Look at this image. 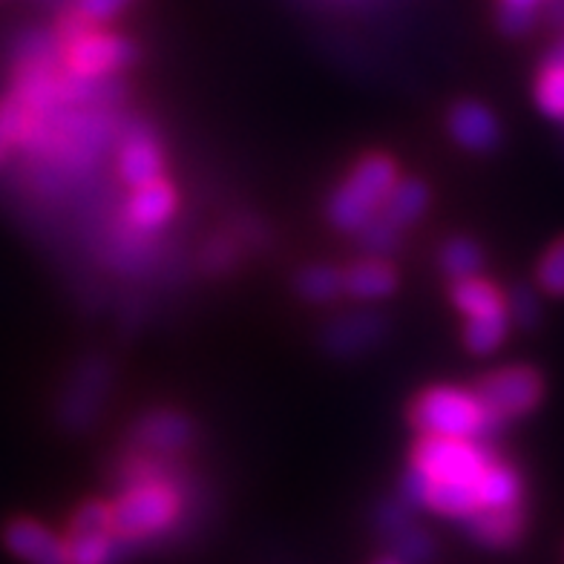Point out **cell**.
Returning <instances> with one entry per match:
<instances>
[{"label": "cell", "instance_id": "1", "mask_svg": "<svg viewBox=\"0 0 564 564\" xmlns=\"http://www.w3.org/2000/svg\"><path fill=\"white\" fill-rule=\"evenodd\" d=\"M182 512V496L164 469L139 481L124 484V492L112 505V524L124 542H139L171 528Z\"/></svg>", "mask_w": 564, "mask_h": 564}, {"label": "cell", "instance_id": "2", "mask_svg": "<svg viewBox=\"0 0 564 564\" xmlns=\"http://www.w3.org/2000/svg\"><path fill=\"white\" fill-rule=\"evenodd\" d=\"M412 423L421 435L473 441H481L490 435L492 426H498L476 389L464 387H432L417 394L412 403Z\"/></svg>", "mask_w": 564, "mask_h": 564}, {"label": "cell", "instance_id": "3", "mask_svg": "<svg viewBox=\"0 0 564 564\" xmlns=\"http://www.w3.org/2000/svg\"><path fill=\"white\" fill-rule=\"evenodd\" d=\"M398 182V164L389 156L371 153L360 159L328 202V216L335 228L364 230L380 214Z\"/></svg>", "mask_w": 564, "mask_h": 564}, {"label": "cell", "instance_id": "4", "mask_svg": "<svg viewBox=\"0 0 564 564\" xmlns=\"http://www.w3.org/2000/svg\"><path fill=\"white\" fill-rule=\"evenodd\" d=\"M498 455L490 453V446L473 438H435V435H421V441L412 449V467L417 478L432 484H453V487H467L478 492L484 473Z\"/></svg>", "mask_w": 564, "mask_h": 564}, {"label": "cell", "instance_id": "5", "mask_svg": "<svg viewBox=\"0 0 564 564\" xmlns=\"http://www.w3.org/2000/svg\"><path fill=\"white\" fill-rule=\"evenodd\" d=\"M61 53L67 73L84 82H105L107 75L121 73L135 58L124 37L93 30L82 15L61 23Z\"/></svg>", "mask_w": 564, "mask_h": 564}, {"label": "cell", "instance_id": "6", "mask_svg": "<svg viewBox=\"0 0 564 564\" xmlns=\"http://www.w3.org/2000/svg\"><path fill=\"white\" fill-rule=\"evenodd\" d=\"M542 378L530 366H507L484 375L476 383V394L496 423L512 421L533 412L542 401Z\"/></svg>", "mask_w": 564, "mask_h": 564}, {"label": "cell", "instance_id": "7", "mask_svg": "<svg viewBox=\"0 0 564 564\" xmlns=\"http://www.w3.org/2000/svg\"><path fill=\"white\" fill-rule=\"evenodd\" d=\"M426 202H430V191H426L423 182H417V178L398 182L389 199L383 202L380 214L360 230L364 234L360 237L364 248H369L371 253L392 251L394 242H398V234L421 219V214L426 210Z\"/></svg>", "mask_w": 564, "mask_h": 564}, {"label": "cell", "instance_id": "8", "mask_svg": "<svg viewBox=\"0 0 564 564\" xmlns=\"http://www.w3.org/2000/svg\"><path fill=\"white\" fill-rule=\"evenodd\" d=\"M164 153L159 139L144 127H130L119 148V178L130 191L164 178Z\"/></svg>", "mask_w": 564, "mask_h": 564}, {"label": "cell", "instance_id": "9", "mask_svg": "<svg viewBox=\"0 0 564 564\" xmlns=\"http://www.w3.org/2000/svg\"><path fill=\"white\" fill-rule=\"evenodd\" d=\"M191 438H194L191 421L167 409L144 415L133 430V444L139 446V453L156 455V458H171L182 453L185 446H191Z\"/></svg>", "mask_w": 564, "mask_h": 564}, {"label": "cell", "instance_id": "10", "mask_svg": "<svg viewBox=\"0 0 564 564\" xmlns=\"http://www.w3.org/2000/svg\"><path fill=\"white\" fill-rule=\"evenodd\" d=\"M3 539H7V547L26 564H69L67 539H61L37 521H12Z\"/></svg>", "mask_w": 564, "mask_h": 564}, {"label": "cell", "instance_id": "11", "mask_svg": "<svg viewBox=\"0 0 564 564\" xmlns=\"http://www.w3.org/2000/svg\"><path fill=\"white\" fill-rule=\"evenodd\" d=\"M176 187L167 178H156L144 187H135L127 199V223L135 230H159L176 214Z\"/></svg>", "mask_w": 564, "mask_h": 564}, {"label": "cell", "instance_id": "12", "mask_svg": "<svg viewBox=\"0 0 564 564\" xmlns=\"http://www.w3.org/2000/svg\"><path fill=\"white\" fill-rule=\"evenodd\" d=\"M449 133L455 135L460 148L476 150V153H487L501 141V127H498L496 116L478 101H460L449 112Z\"/></svg>", "mask_w": 564, "mask_h": 564}, {"label": "cell", "instance_id": "13", "mask_svg": "<svg viewBox=\"0 0 564 564\" xmlns=\"http://www.w3.org/2000/svg\"><path fill=\"white\" fill-rule=\"evenodd\" d=\"M467 533L487 547H510L524 533V505L505 510H478L464 521Z\"/></svg>", "mask_w": 564, "mask_h": 564}, {"label": "cell", "instance_id": "14", "mask_svg": "<svg viewBox=\"0 0 564 564\" xmlns=\"http://www.w3.org/2000/svg\"><path fill=\"white\" fill-rule=\"evenodd\" d=\"M387 323L378 314L360 312V314H346L337 323H332L326 332V346L335 355H357V351L369 349L380 340Z\"/></svg>", "mask_w": 564, "mask_h": 564}, {"label": "cell", "instance_id": "15", "mask_svg": "<svg viewBox=\"0 0 564 564\" xmlns=\"http://www.w3.org/2000/svg\"><path fill=\"white\" fill-rule=\"evenodd\" d=\"M346 274V294H351L360 303H375V300L389 297L398 289V271L380 257H369V260L351 265Z\"/></svg>", "mask_w": 564, "mask_h": 564}, {"label": "cell", "instance_id": "16", "mask_svg": "<svg viewBox=\"0 0 564 564\" xmlns=\"http://www.w3.org/2000/svg\"><path fill=\"white\" fill-rule=\"evenodd\" d=\"M524 498V484L516 467H510L507 460L496 458L490 469L484 473L481 484H478V501L481 510H505V507H521Z\"/></svg>", "mask_w": 564, "mask_h": 564}, {"label": "cell", "instance_id": "17", "mask_svg": "<svg viewBox=\"0 0 564 564\" xmlns=\"http://www.w3.org/2000/svg\"><path fill=\"white\" fill-rule=\"evenodd\" d=\"M453 303L467 319L478 317V314L510 308V305H507V297L498 291L496 282L484 280V276H469V280L453 282Z\"/></svg>", "mask_w": 564, "mask_h": 564}, {"label": "cell", "instance_id": "18", "mask_svg": "<svg viewBox=\"0 0 564 564\" xmlns=\"http://www.w3.org/2000/svg\"><path fill=\"white\" fill-rule=\"evenodd\" d=\"M297 291L308 303H335L346 294V274L335 265H308L300 271Z\"/></svg>", "mask_w": 564, "mask_h": 564}, {"label": "cell", "instance_id": "19", "mask_svg": "<svg viewBox=\"0 0 564 564\" xmlns=\"http://www.w3.org/2000/svg\"><path fill=\"white\" fill-rule=\"evenodd\" d=\"M507 328H510V308L478 314V317L467 319L464 343H467L469 351H476V355H490V351H496L498 346L505 343Z\"/></svg>", "mask_w": 564, "mask_h": 564}, {"label": "cell", "instance_id": "20", "mask_svg": "<svg viewBox=\"0 0 564 564\" xmlns=\"http://www.w3.org/2000/svg\"><path fill=\"white\" fill-rule=\"evenodd\" d=\"M481 265H484L481 248L467 237L449 239V242L444 246V251H441V268H444V274L453 282L478 276Z\"/></svg>", "mask_w": 564, "mask_h": 564}, {"label": "cell", "instance_id": "21", "mask_svg": "<svg viewBox=\"0 0 564 564\" xmlns=\"http://www.w3.org/2000/svg\"><path fill=\"white\" fill-rule=\"evenodd\" d=\"M535 98H539V107H542L547 116L564 121V55L553 53V58L547 61L539 73V82H535Z\"/></svg>", "mask_w": 564, "mask_h": 564}, {"label": "cell", "instance_id": "22", "mask_svg": "<svg viewBox=\"0 0 564 564\" xmlns=\"http://www.w3.org/2000/svg\"><path fill=\"white\" fill-rule=\"evenodd\" d=\"M69 564H112L124 553V539L119 535H84L67 539Z\"/></svg>", "mask_w": 564, "mask_h": 564}, {"label": "cell", "instance_id": "23", "mask_svg": "<svg viewBox=\"0 0 564 564\" xmlns=\"http://www.w3.org/2000/svg\"><path fill=\"white\" fill-rule=\"evenodd\" d=\"M107 380H110V371H107V366L101 364V360H89V364L84 366V371L78 375V380H75L82 398H73L75 417H78V421H84V417H89L96 412V406L101 403V398H105Z\"/></svg>", "mask_w": 564, "mask_h": 564}, {"label": "cell", "instance_id": "24", "mask_svg": "<svg viewBox=\"0 0 564 564\" xmlns=\"http://www.w3.org/2000/svg\"><path fill=\"white\" fill-rule=\"evenodd\" d=\"M84 535H119L112 524V505L89 501L75 512L69 521V539H84Z\"/></svg>", "mask_w": 564, "mask_h": 564}, {"label": "cell", "instance_id": "25", "mask_svg": "<svg viewBox=\"0 0 564 564\" xmlns=\"http://www.w3.org/2000/svg\"><path fill=\"white\" fill-rule=\"evenodd\" d=\"M550 0H498V21L510 35H524L535 26V18Z\"/></svg>", "mask_w": 564, "mask_h": 564}, {"label": "cell", "instance_id": "26", "mask_svg": "<svg viewBox=\"0 0 564 564\" xmlns=\"http://www.w3.org/2000/svg\"><path fill=\"white\" fill-rule=\"evenodd\" d=\"M539 285L553 297H564V239H556L539 262Z\"/></svg>", "mask_w": 564, "mask_h": 564}, {"label": "cell", "instance_id": "27", "mask_svg": "<svg viewBox=\"0 0 564 564\" xmlns=\"http://www.w3.org/2000/svg\"><path fill=\"white\" fill-rule=\"evenodd\" d=\"M392 539L398 542V558H401L403 564H421L435 553V544H432L430 535L415 530L412 524H406V528H401L398 533H392Z\"/></svg>", "mask_w": 564, "mask_h": 564}, {"label": "cell", "instance_id": "28", "mask_svg": "<svg viewBox=\"0 0 564 564\" xmlns=\"http://www.w3.org/2000/svg\"><path fill=\"white\" fill-rule=\"evenodd\" d=\"M127 0H78V15L89 23H105L121 12Z\"/></svg>", "mask_w": 564, "mask_h": 564}, {"label": "cell", "instance_id": "29", "mask_svg": "<svg viewBox=\"0 0 564 564\" xmlns=\"http://www.w3.org/2000/svg\"><path fill=\"white\" fill-rule=\"evenodd\" d=\"M512 317L519 319L521 326L530 328L539 319V308H535V297L530 289H519L512 294Z\"/></svg>", "mask_w": 564, "mask_h": 564}, {"label": "cell", "instance_id": "30", "mask_svg": "<svg viewBox=\"0 0 564 564\" xmlns=\"http://www.w3.org/2000/svg\"><path fill=\"white\" fill-rule=\"evenodd\" d=\"M544 15H547L553 26L564 30V0H550L547 7H544Z\"/></svg>", "mask_w": 564, "mask_h": 564}, {"label": "cell", "instance_id": "31", "mask_svg": "<svg viewBox=\"0 0 564 564\" xmlns=\"http://www.w3.org/2000/svg\"><path fill=\"white\" fill-rule=\"evenodd\" d=\"M375 564H403V562L398 556H387V558H378Z\"/></svg>", "mask_w": 564, "mask_h": 564}, {"label": "cell", "instance_id": "32", "mask_svg": "<svg viewBox=\"0 0 564 564\" xmlns=\"http://www.w3.org/2000/svg\"><path fill=\"white\" fill-rule=\"evenodd\" d=\"M556 53H562V55H564V44H562V46H558V50H556Z\"/></svg>", "mask_w": 564, "mask_h": 564}]
</instances>
